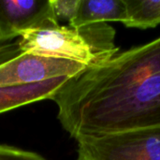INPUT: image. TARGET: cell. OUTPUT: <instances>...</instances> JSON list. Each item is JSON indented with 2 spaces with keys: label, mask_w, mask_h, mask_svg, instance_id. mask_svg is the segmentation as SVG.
<instances>
[{
  "label": "cell",
  "mask_w": 160,
  "mask_h": 160,
  "mask_svg": "<svg viewBox=\"0 0 160 160\" xmlns=\"http://www.w3.org/2000/svg\"><path fill=\"white\" fill-rule=\"evenodd\" d=\"M51 22H57L51 0H0V44Z\"/></svg>",
  "instance_id": "5b68a950"
},
{
  "label": "cell",
  "mask_w": 160,
  "mask_h": 160,
  "mask_svg": "<svg viewBox=\"0 0 160 160\" xmlns=\"http://www.w3.org/2000/svg\"><path fill=\"white\" fill-rule=\"evenodd\" d=\"M127 27L146 29L160 23V0H126Z\"/></svg>",
  "instance_id": "ba28073f"
},
{
  "label": "cell",
  "mask_w": 160,
  "mask_h": 160,
  "mask_svg": "<svg viewBox=\"0 0 160 160\" xmlns=\"http://www.w3.org/2000/svg\"><path fill=\"white\" fill-rule=\"evenodd\" d=\"M0 160H46L34 152L22 150L8 145H0Z\"/></svg>",
  "instance_id": "30bf717a"
},
{
  "label": "cell",
  "mask_w": 160,
  "mask_h": 160,
  "mask_svg": "<svg viewBox=\"0 0 160 160\" xmlns=\"http://www.w3.org/2000/svg\"><path fill=\"white\" fill-rule=\"evenodd\" d=\"M77 160H160V126L83 137Z\"/></svg>",
  "instance_id": "277c9868"
},
{
  "label": "cell",
  "mask_w": 160,
  "mask_h": 160,
  "mask_svg": "<svg viewBox=\"0 0 160 160\" xmlns=\"http://www.w3.org/2000/svg\"><path fill=\"white\" fill-rule=\"evenodd\" d=\"M76 141L160 126V37L71 78L52 97Z\"/></svg>",
  "instance_id": "6da1fadb"
},
{
  "label": "cell",
  "mask_w": 160,
  "mask_h": 160,
  "mask_svg": "<svg viewBox=\"0 0 160 160\" xmlns=\"http://www.w3.org/2000/svg\"><path fill=\"white\" fill-rule=\"evenodd\" d=\"M126 18V0H80L77 14L68 25L79 28L109 22H124Z\"/></svg>",
  "instance_id": "52a82bcc"
},
{
  "label": "cell",
  "mask_w": 160,
  "mask_h": 160,
  "mask_svg": "<svg viewBox=\"0 0 160 160\" xmlns=\"http://www.w3.org/2000/svg\"><path fill=\"white\" fill-rule=\"evenodd\" d=\"M70 79L60 77L37 84L0 88V114L37 101L52 99Z\"/></svg>",
  "instance_id": "8992f818"
},
{
  "label": "cell",
  "mask_w": 160,
  "mask_h": 160,
  "mask_svg": "<svg viewBox=\"0 0 160 160\" xmlns=\"http://www.w3.org/2000/svg\"><path fill=\"white\" fill-rule=\"evenodd\" d=\"M87 68L76 61L21 52L16 41L0 44V88L37 84L60 77L74 78Z\"/></svg>",
  "instance_id": "3957f363"
},
{
  "label": "cell",
  "mask_w": 160,
  "mask_h": 160,
  "mask_svg": "<svg viewBox=\"0 0 160 160\" xmlns=\"http://www.w3.org/2000/svg\"><path fill=\"white\" fill-rule=\"evenodd\" d=\"M115 30L108 23L74 28L51 22L27 30L16 39L21 52L76 61L93 67L114 56Z\"/></svg>",
  "instance_id": "7a4b0ae2"
},
{
  "label": "cell",
  "mask_w": 160,
  "mask_h": 160,
  "mask_svg": "<svg viewBox=\"0 0 160 160\" xmlns=\"http://www.w3.org/2000/svg\"><path fill=\"white\" fill-rule=\"evenodd\" d=\"M51 3L56 21H67L69 24L77 14L80 0H51Z\"/></svg>",
  "instance_id": "9c48e42d"
}]
</instances>
